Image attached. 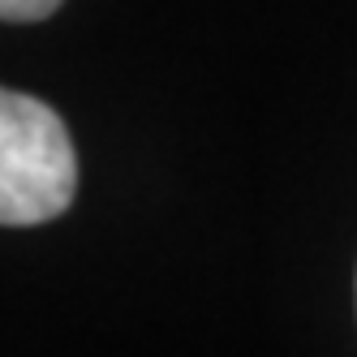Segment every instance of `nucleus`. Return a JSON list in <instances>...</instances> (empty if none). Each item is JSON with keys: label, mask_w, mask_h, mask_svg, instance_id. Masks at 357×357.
I'll return each instance as SVG.
<instances>
[{"label": "nucleus", "mask_w": 357, "mask_h": 357, "mask_svg": "<svg viewBox=\"0 0 357 357\" xmlns=\"http://www.w3.org/2000/svg\"><path fill=\"white\" fill-rule=\"evenodd\" d=\"M78 155L65 121L35 95L0 86V224L26 228L69 211Z\"/></svg>", "instance_id": "f257e3e1"}, {"label": "nucleus", "mask_w": 357, "mask_h": 357, "mask_svg": "<svg viewBox=\"0 0 357 357\" xmlns=\"http://www.w3.org/2000/svg\"><path fill=\"white\" fill-rule=\"evenodd\" d=\"M61 9V0H0V22H43Z\"/></svg>", "instance_id": "f03ea898"}]
</instances>
